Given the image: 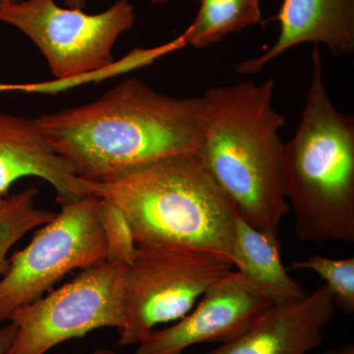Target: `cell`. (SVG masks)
I'll use <instances>...</instances> for the list:
<instances>
[{
	"label": "cell",
	"instance_id": "6da1fadb",
	"mask_svg": "<svg viewBox=\"0 0 354 354\" xmlns=\"http://www.w3.org/2000/svg\"><path fill=\"white\" fill-rule=\"evenodd\" d=\"M35 120L74 174L94 183L164 158L198 153L203 143L201 97H169L134 78L86 106Z\"/></svg>",
	"mask_w": 354,
	"mask_h": 354
},
{
	"label": "cell",
	"instance_id": "7a4b0ae2",
	"mask_svg": "<svg viewBox=\"0 0 354 354\" xmlns=\"http://www.w3.org/2000/svg\"><path fill=\"white\" fill-rule=\"evenodd\" d=\"M274 78L209 88L202 95L200 157L251 227L279 236L290 211L283 176L279 129L285 118L272 106Z\"/></svg>",
	"mask_w": 354,
	"mask_h": 354
},
{
	"label": "cell",
	"instance_id": "3957f363",
	"mask_svg": "<svg viewBox=\"0 0 354 354\" xmlns=\"http://www.w3.org/2000/svg\"><path fill=\"white\" fill-rule=\"evenodd\" d=\"M82 180L86 194L120 209L136 245L186 247L232 261L239 213L199 153L141 165L102 183Z\"/></svg>",
	"mask_w": 354,
	"mask_h": 354
},
{
	"label": "cell",
	"instance_id": "277c9868",
	"mask_svg": "<svg viewBox=\"0 0 354 354\" xmlns=\"http://www.w3.org/2000/svg\"><path fill=\"white\" fill-rule=\"evenodd\" d=\"M283 176L300 241L354 242V118L330 101L318 46L301 120L283 146Z\"/></svg>",
	"mask_w": 354,
	"mask_h": 354
},
{
	"label": "cell",
	"instance_id": "5b68a950",
	"mask_svg": "<svg viewBox=\"0 0 354 354\" xmlns=\"http://www.w3.org/2000/svg\"><path fill=\"white\" fill-rule=\"evenodd\" d=\"M234 268L228 258L209 251L137 245L123 276V324L118 329V344H139L157 326L180 320Z\"/></svg>",
	"mask_w": 354,
	"mask_h": 354
},
{
	"label": "cell",
	"instance_id": "8992f818",
	"mask_svg": "<svg viewBox=\"0 0 354 354\" xmlns=\"http://www.w3.org/2000/svg\"><path fill=\"white\" fill-rule=\"evenodd\" d=\"M100 205L101 198L94 195L62 205L59 213L41 225L31 242L9 258L0 279V324L44 297L69 272L106 259Z\"/></svg>",
	"mask_w": 354,
	"mask_h": 354
},
{
	"label": "cell",
	"instance_id": "52a82bcc",
	"mask_svg": "<svg viewBox=\"0 0 354 354\" xmlns=\"http://www.w3.org/2000/svg\"><path fill=\"white\" fill-rule=\"evenodd\" d=\"M136 20L128 0L88 14L55 0H22L0 6V21L24 32L43 53L57 79L85 75L115 62L114 44Z\"/></svg>",
	"mask_w": 354,
	"mask_h": 354
},
{
	"label": "cell",
	"instance_id": "ba28073f",
	"mask_svg": "<svg viewBox=\"0 0 354 354\" xmlns=\"http://www.w3.org/2000/svg\"><path fill=\"white\" fill-rule=\"evenodd\" d=\"M127 266L106 258L58 290L16 310L9 320L15 337L6 354H46L93 330L120 329Z\"/></svg>",
	"mask_w": 354,
	"mask_h": 354
},
{
	"label": "cell",
	"instance_id": "9c48e42d",
	"mask_svg": "<svg viewBox=\"0 0 354 354\" xmlns=\"http://www.w3.org/2000/svg\"><path fill=\"white\" fill-rule=\"evenodd\" d=\"M274 306L243 274L232 271L203 295L193 311L171 327L151 333L135 354H183L196 344L234 341Z\"/></svg>",
	"mask_w": 354,
	"mask_h": 354
},
{
	"label": "cell",
	"instance_id": "30bf717a",
	"mask_svg": "<svg viewBox=\"0 0 354 354\" xmlns=\"http://www.w3.org/2000/svg\"><path fill=\"white\" fill-rule=\"evenodd\" d=\"M335 311L323 285L304 299L274 305L245 334L205 354H307L322 344L324 329Z\"/></svg>",
	"mask_w": 354,
	"mask_h": 354
},
{
	"label": "cell",
	"instance_id": "8fae6325",
	"mask_svg": "<svg viewBox=\"0 0 354 354\" xmlns=\"http://www.w3.org/2000/svg\"><path fill=\"white\" fill-rule=\"evenodd\" d=\"M274 19L278 39L269 50L236 65L237 73L255 75L274 58L300 44H324L334 57L354 51V0H283Z\"/></svg>",
	"mask_w": 354,
	"mask_h": 354
},
{
	"label": "cell",
	"instance_id": "7c38bea8",
	"mask_svg": "<svg viewBox=\"0 0 354 354\" xmlns=\"http://www.w3.org/2000/svg\"><path fill=\"white\" fill-rule=\"evenodd\" d=\"M27 176L50 183L60 205L87 195L82 179L51 149L36 120L0 113V197Z\"/></svg>",
	"mask_w": 354,
	"mask_h": 354
},
{
	"label": "cell",
	"instance_id": "4fadbf2b",
	"mask_svg": "<svg viewBox=\"0 0 354 354\" xmlns=\"http://www.w3.org/2000/svg\"><path fill=\"white\" fill-rule=\"evenodd\" d=\"M232 261L237 271L274 305L298 301L307 295L283 264L279 236L256 230L239 216Z\"/></svg>",
	"mask_w": 354,
	"mask_h": 354
},
{
	"label": "cell",
	"instance_id": "5bb4252c",
	"mask_svg": "<svg viewBox=\"0 0 354 354\" xmlns=\"http://www.w3.org/2000/svg\"><path fill=\"white\" fill-rule=\"evenodd\" d=\"M199 12L192 24L183 32L185 46L205 48L259 23V0H199Z\"/></svg>",
	"mask_w": 354,
	"mask_h": 354
},
{
	"label": "cell",
	"instance_id": "9a60e30c",
	"mask_svg": "<svg viewBox=\"0 0 354 354\" xmlns=\"http://www.w3.org/2000/svg\"><path fill=\"white\" fill-rule=\"evenodd\" d=\"M37 193L36 188L30 187L8 195L0 209V277L8 268L11 248L28 232L46 225L57 215L55 212L36 206Z\"/></svg>",
	"mask_w": 354,
	"mask_h": 354
},
{
	"label": "cell",
	"instance_id": "2e32d148",
	"mask_svg": "<svg viewBox=\"0 0 354 354\" xmlns=\"http://www.w3.org/2000/svg\"><path fill=\"white\" fill-rule=\"evenodd\" d=\"M292 270H308L318 274L332 295L335 308L348 315L354 313V258L332 259L321 255L295 261Z\"/></svg>",
	"mask_w": 354,
	"mask_h": 354
},
{
	"label": "cell",
	"instance_id": "e0dca14e",
	"mask_svg": "<svg viewBox=\"0 0 354 354\" xmlns=\"http://www.w3.org/2000/svg\"><path fill=\"white\" fill-rule=\"evenodd\" d=\"M99 214L106 236V259L130 264L137 245L124 216L115 205L102 199Z\"/></svg>",
	"mask_w": 354,
	"mask_h": 354
},
{
	"label": "cell",
	"instance_id": "ac0fdd59",
	"mask_svg": "<svg viewBox=\"0 0 354 354\" xmlns=\"http://www.w3.org/2000/svg\"><path fill=\"white\" fill-rule=\"evenodd\" d=\"M15 327L8 322L0 327V354H6L15 337Z\"/></svg>",
	"mask_w": 354,
	"mask_h": 354
},
{
	"label": "cell",
	"instance_id": "d6986e66",
	"mask_svg": "<svg viewBox=\"0 0 354 354\" xmlns=\"http://www.w3.org/2000/svg\"><path fill=\"white\" fill-rule=\"evenodd\" d=\"M30 84H4L0 83V93L25 92L29 93Z\"/></svg>",
	"mask_w": 354,
	"mask_h": 354
},
{
	"label": "cell",
	"instance_id": "ffe728a7",
	"mask_svg": "<svg viewBox=\"0 0 354 354\" xmlns=\"http://www.w3.org/2000/svg\"><path fill=\"white\" fill-rule=\"evenodd\" d=\"M318 354H354V346L353 344H346L339 348L330 349Z\"/></svg>",
	"mask_w": 354,
	"mask_h": 354
},
{
	"label": "cell",
	"instance_id": "44dd1931",
	"mask_svg": "<svg viewBox=\"0 0 354 354\" xmlns=\"http://www.w3.org/2000/svg\"><path fill=\"white\" fill-rule=\"evenodd\" d=\"M169 0H151V2L153 4H165ZM66 4L71 8L74 7H79V8H84L86 6V0H66Z\"/></svg>",
	"mask_w": 354,
	"mask_h": 354
},
{
	"label": "cell",
	"instance_id": "7402d4cb",
	"mask_svg": "<svg viewBox=\"0 0 354 354\" xmlns=\"http://www.w3.org/2000/svg\"><path fill=\"white\" fill-rule=\"evenodd\" d=\"M91 354H118L113 349L100 348L95 349Z\"/></svg>",
	"mask_w": 354,
	"mask_h": 354
},
{
	"label": "cell",
	"instance_id": "603a6c76",
	"mask_svg": "<svg viewBox=\"0 0 354 354\" xmlns=\"http://www.w3.org/2000/svg\"><path fill=\"white\" fill-rule=\"evenodd\" d=\"M22 0H0V6L4 3H15V2H20Z\"/></svg>",
	"mask_w": 354,
	"mask_h": 354
},
{
	"label": "cell",
	"instance_id": "cb8c5ba5",
	"mask_svg": "<svg viewBox=\"0 0 354 354\" xmlns=\"http://www.w3.org/2000/svg\"><path fill=\"white\" fill-rule=\"evenodd\" d=\"M6 198L0 197V209H2V207H3L4 203H6Z\"/></svg>",
	"mask_w": 354,
	"mask_h": 354
}]
</instances>
